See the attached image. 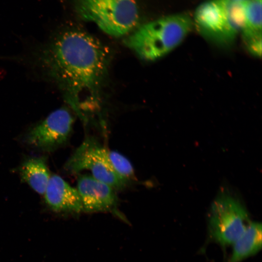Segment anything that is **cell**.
Wrapping results in <instances>:
<instances>
[{
	"mask_svg": "<svg viewBox=\"0 0 262 262\" xmlns=\"http://www.w3.org/2000/svg\"><path fill=\"white\" fill-rule=\"evenodd\" d=\"M33 61L45 78L60 89L79 114L98 104L110 59L108 48L77 30L59 33L41 45Z\"/></svg>",
	"mask_w": 262,
	"mask_h": 262,
	"instance_id": "1",
	"label": "cell"
},
{
	"mask_svg": "<svg viewBox=\"0 0 262 262\" xmlns=\"http://www.w3.org/2000/svg\"><path fill=\"white\" fill-rule=\"evenodd\" d=\"M193 26L188 14L168 15L142 25L127 37L125 43L141 59L154 61L177 48Z\"/></svg>",
	"mask_w": 262,
	"mask_h": 262,
	"instance_id": "2",
	"label": "cell"
},
{
	"mask_svg": "<svg viewBox=\"0 0 262 262\" xmlns=\"http://www.w3.org/2000/svg\"><path fill=\"white\" fill-rule=\"evenodd\" d=\"M80 14L104 33L123 36L136 27L139 12L135 0H76Z\"/></svg>",
	"mask_w": 262,
	"mask_h": 262,
	"instance_id": "3",
	"label": "cell"
},
{
	"mask_svg": "<svg viewBox=\"0 0 262 262\" xmlns=\"http://www.w3.org/2000/svg\"><path fill=\"white\" fill-rule=\"evenodd\" d=\"M207 219L209 238L223 248L232 246L251 221L243 204L226 191L213 200Z\"/></svg>",
	"mask_w": 262,
	"mask_h": 262,
	"instance_id": "4",
	"label": "cell"
},
{
	"mask_svg": "<svg viewBox=\"0 0 262 262\" xmlns=\"http://www.w3.org/2000/svg\"><path fill=\"white\" fill-rule=\"evenodd\" d=\"M199 33L221 46H228L241 32V24L224 0H208L196 8L193 19Z\"/></svg>",
	"mask_w": 262,
	"mask_h": 262,
	"instance_id": "5",
	"label": "cell"
},
{
	"mask_svg": "<svg viewBox=\"0 0 262 262\" xmlns=\"http://www.w3.org/2000/svg\"><path fill=\"white\" fill-rule=\"evenodd\" d=\"M108 152V150L95 138L87 137L68 159L65 169L71 173L88 170L94 178L115 190L121 189L126 186L128 181L114 170Z\"/></svg>",
	"mask_w": 262,
	"mask_h": 262,
	"instance_id": "6",
	"label": "cell"
},
{
	"mask_svg": "<svg viewBox=\"0 0 262 262\" xmlns=\"http://www.w3.org/2000/svg\"><path fill=\"white\" fill-rule=\"evenodd\" d=\"M74 118L62 108L51 112L27 133L26 142L33 147L51 149L66 142L72 131Z\"/></svg>",
	"mask_w": 262,
	"mask_h": 262,
	"instance_id": "7",
	"label": "cell"
},
{
	"mask_svg": "<svg viewBox=\"0 0 262 262\" xmlns=\"http://www.w3.org/2000/svg\"><path fill=\"white\" fill-rule=\"evenodd\" d=\"M82 203L83 212H96L111 210L117 202L115 189L91 175L78 178L76 188Z\"/></svg>",
	"mask_w": 262,
	"mask_h": 262,
	"instance_id": "8",
	"label": "cell"
},
{
	"mask_svg": "<svg viewBox=\"0 0 262 262\" xmlns=\"http://www.w3.org/2000/svg\"><path fill=\"white\" fill-rule=\"evenodd\" d=\"M46 203L53 210L60 212L80 213L83 208L79 194L60 176H50L44 194Z\"/></svg>",
	"mask_w": 262,
	"mask_h": 262,
	"instance_id": "9",
	"label": "cell"
},
{
	"mask_svg": "<svg viewBox=\"0 0 262 262\" xmlns=\"http://www.w3.org/2000/svg\"><path fill=\"white\" fill-rule=\"evenodd\" d=\"M262 0H246L241 33L248 51L254 56L262 55Z\"/></svg>",
	"mask_w": 262,
	"mask_h": 262,
	"instance_id": "10",
	"label": "cell"
},
{
	"mask_svg": "<svg viewBox=\"0 0 262 262\" xmlns=\"http://www.w3.org/2000/svg\"><path fill=\"white\" fill-rule=\"evenodd\" d=\"M262 224L250 221L245 231L233 244L227 262H241L257 254L262 248Z\"/></svg>",
	"mask_w": 262,
	"mask_h": 262,
	"instance_id": "11",
	"label": "cell"
},
{
	"mask_svg": "<svg viewBox=\"0 0 262 262\" xmlns=\"http://www.w3.org/2000/svg\"><path fill=\"white\" fill-rule=\"evenodd\" d=\"M20 174L22 179L36 192L44 194L51 176L43 159H28L21 166Z\"/></svg>",
	"mask_w": 262,
	"mask_h": 262,
	"instance_id": "12",
	"label": "cell"
},
{
	"mask_svg": "<svg viewBox=\"0 0 262 262\" xmlns=\"http://www.w3.org/2000/svg\"><path fill=\"white\" fill-rule=\"evenodd\" d=\"M108 158L115 172L128 181L134 177V170L129 160L120 153L108 150Z\"/></svg>",
	"mask_w": 262,
	"mask_h": 262,
	"instance_id": "13",
	"label": "cell"
},
{
	"mask_svg": "<svg viewBox=\"0 0 262 262\" xmlns=\"http://www.w3.org/2000/svg\"><path fill=\"white\" fill-rule=\"evenodd\" d=\"M227 0V1H245L246 0Z\"/></svg>",
	"mask_w": 262,
	"mask_h": 262,
	"instance_id": "14",
	"label": "cell"
}]
</instances>
